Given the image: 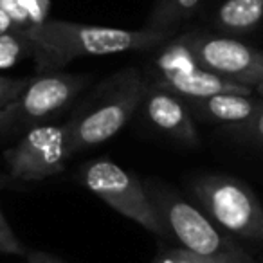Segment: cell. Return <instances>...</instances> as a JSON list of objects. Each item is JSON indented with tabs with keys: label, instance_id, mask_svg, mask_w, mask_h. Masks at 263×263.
<instances>
[{
	"label": "cell",
	"instance_id": "obj_1",
	"mask_svg": "<svg viewBox=\"0 0 263 263\" xmlns=\"http://www.w3.org/2000/svg\"><path fill=\"white\" fill-rule=\"evenodd\" d=\"M33 60L38 72H54L76 58L108 56L132 51H154L168 44L175 33L119 27L87 26L67 20H45L29 31Z\"/></svg>",
	"mask_w": 263,
	"mask_h": 263
},
{
	"label": "cell",
	"instance_id": "obj_2",
	"mask_svg": "<svg viewBox=\"0 0 263 263\" xmlns=\"http://www.w3.org/2000/svg\"><path fill=\"white\" fill-rule=\"evenodd\" d=\"M148 87L150 83L136 67H126L105 78L65 123L72 155L116 137L143 106Z\"/></svg>",
	"mask_w": 263,
	"mask_h": 263
},
{
	"label": "cell",
	"instance_id": "obj_3",
	"mask_svg": "<svg viewBox=\"0 0 263 263\" xmlns=\"http://www.w3.org/2000/svg\"><path fill=\"white\" fill-rule=\"evenodd\" d=\"M202 211L223 231L247 241H263V205L254 191L231 175L209 173L191 182Z\"/></svg>",
	"mask_w": 263,
	"mask_h": 263
},
{
	"label": "cell",
	"instance_id": "obj_4",
	"mask_svg": "<svg viewBox=\"0 0 263 263\" xmlns=\"http://www.w3.org/2000/svg\"><path fill=\"white\" fill-rule=\"evenodd\" d=\"M144 187L170 234L177 238L184 249L209 258L249 254L233 238L227 236V233H223L202 209L184 200L172 187L152 179L144 182Z\"/></svg>",
	"mask_w": 263,
	"mask_h": 263
},
{
	"label": "cell",
	"instance_id": "obj_5",
	"mask_svg": "<svg viewBox=\"0 0 263 263\" xmlns=\"http://www.w3.org/2000/svg\"><path fill=\"white\" fill-rule=\"evenodd\" d=\"M88 83V74L38 72L15 101L0 110V139L24 136L33 126L44 124L45 119L65 108Z\"/></svg>",
	"mask_w": 263,
	"mask_h": 263
},
{
	"label": "cell",
	"instance_id": "obj_6",
	"mask_svg": "<svg viewBox=\"0 0 263 263\" xmlns=\"http://www.w3.org/2000/svg\"><path fill=\"white\" fill-rule=\"evenodd\" d=\"M80 180L114 211L143 226L155 236L172 238L148 197L144 182H141L134 173L108 159H94L80 170Z\"/></svg>",
	"mask_w": 263,
	"mask_h": 263
},
{
	"label": "cell",
	"instance_id": "obj_7",
	"mask_svg": "<svg viewBox=\"0 0 263 263\" xmlns=\"http://www.w3.org/2000/svg\"><path fill=\"white\" fill-rule=\"evenodd\" d=\"M70 155L67 124H38L4 152V162L11 179L40 182L62 173Z\"/></svg>",
	"mask_w": 263,
	"mask_h": 263
},
{
	"label": "cell",
	"instance_id": "obj_8",
	"mask_svg": "<svg viewBox=\"0 0 263 263\" xmlns=\"http://www.w3.org/2000/svg\"><path fill=\"white\" fill-rule=\"evenodd\" d=\"M177 40L193 54L202 69L254 88L263 81V52L229 36L186 33Z\"/></svg>",
	"mask_w": 263,
	"mask_h": 263
},
{
	"label": "cell",
	"instance_id": "obj_9",
	"mask_svg": "<svg viewBox=\"0 0 263 263\" xmlns=\"http://www.w3.org/2000/svg\"><path fill=\"white\" fill-rule=\"evenodd\" d=\"M143 106L148 121L164 136L186 146L200 144V137L195 126V117L191 116L190 106L182 96L152 81Z\"/></svg>",
	"mask_w": 263,
	"mask_h": 263
},
{
	"label": "cell",
	"instance_id": "obj_10",
	"mask_svg": "<svg viewBox=\"0 0 263 263\" xmlns=\"http://www.w3.org/2000/svg\"><path fill=\"white\" fill-rule=\"evenodd\" d=\"M154 83L170 88L175 94L182 96L184 99H202L216 94L252 96V92H254L252 87L222 78L211 70L202 69L200 65H193L190 69L164 74V76H155Z\"/></svg>",
	"mask_w": 263,
	"mask_h": 263
},
{
	"label": "cell",
	"instance_id": "obj_11",
	"mask_svg": "<svg viewBox=\"0 0 263 263\" xmlns=\"http://www.w3.org/2000/svg\"><path fill=\"white\" fill-rule=\"evenodd\" d=\"M195 119L205 123H218L223 126L243 124L258 112L261 101L243 94H216L211 98L186 99Z\"/></svg>",
	"mask_w": 263,
	"mask_h": 263
},
{
	"label": "cell",
	"instance_id": "obj_12",
	"mask_svg": "<svg viewBox=\"0 0 263 263\" xmlns=\"http://www.w3.org/2000/svg\"><path fill=\"white\" fill-rule=\"evenodd\" d=\"M263 22V0H223L215 13V26L223 33L243 34Z\"/></svg>",
	"mask_w": 263,
	"mask_h": 263
},
{
	"label": "cell",
	"instance_id": "obj_13",
	"mask_svg": "<svg viewBox=\"0 0 263 263\" xmlns=\"http://www.w3.org/2000/svg\"><path fill=\"white\" fill-rule=\"evenodd\" d=\"M200 0H155L146 26L150 29L175 33V29L197 11Z\"/></svg>",
	"mask_w": 263,
	"mask_h": 263
},
{
	"label": "cell",
	"instance_id": "obj_14",
	"mask_svg": "<svg viewBox=\"0 0 263 263\" xmlns=\"http://www.w3.org/2000/svg\"><path fill=\"white\" fill-rule=\"evenodd\" d=\"M49 0H0V8L24 31L47 20Z\"/></svg>",
	"mask_w": 263,
	"mask_h": 263
},
{
	"label": "cell",
	"instance_id": "obj_15",
	"mask_svg": "<svg viewBox=\"0 0 263 263\" xmlns=\"http://www.w3.org/2000/svg\"><path fill=\"white\" fill-rule=\"evenodd\" d=\"M26 58H33V42L27 31L0 34V69H9Z\"/></svg>",
	"mask_w": 263,
	"mask_h": 263
},
{
	"label": "cell",
	"instance_id": "obj_16",
	"mask_svg": "<svg viewBox=\"0 0 263 263\" xmlns=\"http://www.w3.org/2000/svg\"><path fill=\"white\" fill-rule=\"evenodd\" d=\"M152 263H256L251 254L245 256H218V258H209V256L197 254L193 251H187L184 247H168L162 249L155 254Z\"/></svg>",
	"mask_w": 263,
	"mask_h": 263
},
{
	"label": "cell",
	"instance_id": "obj_17",
	"mask_svg": "<svg viewBox=\"0 0 263 263\" xmlns=\"http://www.w3.org/2000/svg\"><path fill=\"white\" fill-rule=\"evenodd\" d=\"M227 134L238 141L254 144V146L263 150V103L259 105L258 112L243 124H236V126H227Z\"/></svg>",
	"mask_w": 263,
	"mask_h": 263
},
{
	"label": "cell",
	"instance_id": "obj_18",
	"mask_svg": "<svg viewBox=\"0 0 263 263\" xmlns=\"http://www.w3.org/2000/svg\"><path fill=\"white\" fill-rule=\"evenodd\" d=\"M29 76H0V110L15 101L29 85Z\"/></svg>",
	"mask_w": 263,
	"mask_h": 263
},
{
	"label": "cell",
	"instance_id": "obj_19",
	"mask_svg": "<svg viewBox=\"0 0 263 263\" xmlns=\"http://www.w3.org/2000/svg\"><path fill=\"white\" fill-rule=\"evenodd\" d=\"M0 252L2 254H16V256H22L27 252L24 249L22 241L16 236V233L13 231V227L9 226L8 218L2 213V208H0Z\"/></svg>",
	"mask_w": 263,
	"mask_h": 263
},
{
	"label": "cell",
	"instance_id": "obj_20",
	"mask_svg": "<svg viewBox=\"0 0 263 263\" xmlns=\"http://www.w3.org/2000/svg\"><path fill=\"white\" fill-rule=\"evenodd\" d=\"M26 259H27V263H65L63 259L56 258V256L49 254V252H45V251H38V249L27 251Z\"/></svg>",
	"mask_w": 263,
	"mask_h": 263
},
{
	"label": "cell",
	"instance_id": "obj_21",
	"mask_svg": "<svg viewBox=\"0 0 263 263\" xmlns=\"http://www.w3.org/2000/svg\"><path fill=\"white\" fill-rule=\"evenodd\" d=\"M11 31H24L16 26V22L4 11V9L0 8V34L4 33H11Z\"/></svg>",
	"mask_w": 263,
	"mask_h": 263
},
{
	"label": "cell",
	"instance_id": "obj_22",
	"mask_svg": "<svg viewBox=\"0 0 263 263\" xmlns=\"http://www.w3.org/2000/svg\"><path fill=\"white\" fill-rule=\"evenodd\" d=\"M6 186H8V177H6L4 173H0V190Z\"/></svg>",
	"mask_w": 263,
	"mask_h": 263
},
{
	"label": "cell",
	"instance_id": "obj_23",
	"mask_svg": "<svg viewBox=\"0 0 263 263\" xmlns=\"http://www.w3.org/2000/svg\"><path fill=\"white\" fill-rule=\"evenodd\" d=\"M254 92H258V94H259V98L263 99V81H261V83H258V85H256V87H254Z\"/></svg>",
	"mask_w": 263,
	"mask_h": 263
}]
</instances>
